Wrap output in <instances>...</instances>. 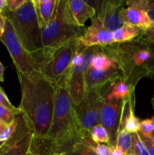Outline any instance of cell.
<instances>
[{
  "instance_id": "39",
  "label": "cell",
  "mask_w": 154,
  "mask_h": 155,
  "mask_svg": "<svg viewBox=\"0 0 154 155\" xmlns=\"http://www.w3.org/2000/svg\"><path fill=\"white\" fill-rule=\"evenodd\" d=\"M28 155H39V154H36V153L33 152V151H30V153H29V154H28Z\"/></svg>"
},
{
  "instance_id": "14",
  "label": "cell",
  "mask_w": 154,
  "mask_h": 155,
  "mask_svg": "<svg viewBox=\"0 0 154 155\" xmlns=\"http://www.w3.org/2000/svg\"><path fill=\"white\" fill-rule=\"evenodd\" d=\"M100 91L104 99L107 101H124L131 94L134 93V89L128 86L124 81L122 77H120L110 84L107 85Z\"/></svg>"
},
{
  "instance_id": "11",
  "label": "cell",
  "mask_w": 154,
  "mask_h": 155,
  "mask_svg": "<svg viewBox=\"0 0 154 155\" xmlns=\"http://www.w3.org/2000/svg\"><path fill=\"white\" fill-rule=\"evenodd\" d=\"M123 110V101L104 100L101 106L99 124L108 132L110 146L116 145V136L119 131Z\"/></svg>"
},
{
  "instance_id": "2",
  "label": "cell",
  "mask_w": 154,
  "mask_h": 155,
  "mask_svg": "<svg viewBox=\"0 0 154 155\" xmlns=\"http://www.w3.org/2000/svg\"><path fill=\"white\" fill-rule=\"evenodd\" d=\"M87 138L90 136L82 130L64 75L55 83V99L47 147L52 152H66L74 142Z\"/></svg>"
},
{
  "instance_id": "12",
  "label": "cell",
  "mask_w": 154,
  "mask_h": 155,
  "mask_svg": "<svg viewBox=\"0 0 154 155\" xmlns=\"http://www.w3.org/2000/svg\"><path fill=\"white\" fill-rule=\"evenodd\" d=\"M95 16L101 21L106 29L113 32L125 24L122 18L125 2L120 0H108L100 2Z\"/></svg>"
},
{
  "instance_id": "22",
  "label": "cell",
  "mask_w": 154,
  "mask_h": 155,
  "mask_svg": "<svg viewBox=\"0 0 154 155\" xmlns=\"http://www.w3.org/2000/svg\"><path fill=\"white\" fill-rule=\"evenodd\" d=\"M90 138L94 142L98 144L110 143V136L107 130L101 124H98L92 128L90 131Z\"/></svg>"
},
{
  "instance_id": "16",
  "label": "cell",
  "mask_w": 154,
  "mask_h": 155,
  "mask_svg": "<svg viewBox=\"0 0 154 155\" xmlns=\"http://www.w3.org/2000/svg\"><path fill=\"white\" fill-rule=\"evenodd\" d=\"M71 12L75 22L82 27H86L85 24L88 19L96 15L95 7L83 0H68Z\"/></svg>"
},
{
  "instance_id": "13",
  "label": "cell",
  "mask_w": 154,
  "mask_h": 155,
  "mask_svg": "<svg viewBox=\"0 0 154 155\" xmlns=\"http://www.w3.org/2000/svg\"><path fill=\"white\" fill-rule=\"evenodd\" d=\"M77 42L82 47L106 46L114 44L113 32L106 29L96 16L92 18L91 24L86 28L82 36L77 39Z\"/></svg>"
},
{
  "instance_id": "37",
  "label": "cell",
  "mask_w": 154,
  "mask_h": 155,
  "mask_svg": "<svg viewBox=\"0 0 154 155\" xmlns=\"http://www.w3.org/2000/svg\"><path fill=\"white\" fill-rule=\"evenodd\" d=\"M150 141H151V143L154 145V134L153 136H152V137L150 139Z\"/></svg>"
},
{
  "instance_id": "5",
  "label": "cell",
  "mask_w": 154,
  "mask_h": 155,
  "mask_svg": "<svg viewBox=\"0 0 154 155\" xmlns=\"http://www.w3.org/2000/svg\"><path fill=\"white\" fill-rule=\"evenodd\" d=\"M4 14L11 23L24 48L39 62L44 48L42 42V28L36 16L33 0H27L17 12H11L7 9Z\"/></svg>"
},
{
  "instance_id": "31",
  "label": "cell",
  "mask_w": 154,
  "mask_h": 155,
  "mask_svg": "<svg viewBox=\"0 0 154 155\" xmlns=\"http://www.w3.org/2000/svg\"><path fill=\"white\" fill-rule=\"evenodd\" d=\"M109 155H125L121 148L117 146H110V151Z\"/></svg>"
},
{
  "instance_id": "24",
  "label": "cell",
  "mask_w": 154,
  "mask_h": 155,
  "mask_svg": "<svg viewBox=\"0 0 154 155\" xmlns=\"http://www.w3.org/2000/svg\"><path fill=\"white\" fill-rule=\"evenodd\" d=\"M133 151L138 155H149L146 145L138 133L132 134Z\"/></svg>"
},
{
  "instance_id": "9",
  "label": "cell",
  "mask_w": 154,
  "mask_h": 155,
  "mask_svg": "<svg viewBox=\"0 0 154 155\" xmlns=\"http://www.w3.org/2000/svg\"><path fill=\"white\" fill-rule=\"evenodd\" d=\"M95 47H85L84 60L79 66L69 68L65 74L68 92L74 105H78L84 99L86 93L85 74L90 66L95 51Z\"/></svg>"
},
{
  "instance_id": "32",
  "label": "cell",
  "mask_w": 154,
  "mask_h": 155,
  "mask_svg": "<svg viewBox=\"0 0 154 155\" xmlns=\"http://www.w3.org/2000/svg\"><path fill=\"white\" fill-rule=\"evenodd\" d=\"M148 42V45H149V48L151 51V54H152V66L154 68V42Z\"/></svg>"
},
{
  "instance_id": "18",
  "label": "cell",
  "mask_w": 154,
  "mask_h": 155,
  "mask_svg": "<svg viewBox=\"0 0 154 155\" xmlns=\"http://www.w3.org/2000/svg\"><path fill=\"white\" fill-rule=\"evenodd\" d=\"M142 33L143 31L140 29L125 24L113 32V42L114 44L130 42L139 37Z\"/></svg>"
},
{
  "instance_id": "4",
  "label": "cell",
  "mask_w": 154,
  "mask_h": 155,
  "mask_svg": "<svg viewBox=\"0 0 154 155\" xmlns=\"http://www.w3.org/2000/svg\"><path fill=\"white\" fill-rule=\"evenodd\" d=\"M86 28L80 27L75 22L68 0H57L51 21L42 28L43 53L51 51L72 39H78L82 36Z\"/></svg>"
},
{
  "instance_id": "20",
  "label": "cell",
  "mask_w": 154,
  "mask_h": 155,
  "mask_svg": "<svg viewBox=\"0 0 154 155\" xmlns=\"http://www.w3.org/2000/svg\"><path fill=\"white\" fill-rule=\"evenodd\" d=\"M66 155H97L85 140L77 141L66 151Z\"/></svg>"
},
{
  "instance_id": "33",
  "label": "cell",
  "mask_w": 154,
  "mask_h": 155,
  "mask_svg": "<svg viewBox=\"0 0 154 155\" xmlns=\"http://www.w3.org/2000/svg\"><path fill=\"white\" fill-rule=\"evenodd\" d=\"M6 10H7V1L0 0V12L4 13Z\"/></svg>"
},
{
  "instance_id": "7",
  "label": "cell",
  "mask_w": 154,
  "mask_h": 155,
  "mask_svg": "<svg viewBox=\"0 0 154 155\" xmlns=\"http://www.w3.org/2000/svg\"><path fill=\"white\" fill-rule=\"evenodd\" d=\"M0 40L11 57L18 75L29 76L39 71V64L20 42L11 21L6 18L4 33ZM40 72V71H39Z\"/></svg>"
},
{
  "instance_id": "23",
  "label": "cell",
  "mask_w": 154,
  "mask_h": 155,
  "mask_svg": "<svg viewBox=\"0 0 154 155\" xmlns=\"http://www.w3.org/2000/svg\"><path fill=\"white\" fill-rule=\"evenodd\" d=\"M138 133L142 137L146 139H150L152 137L154 133V117L140 121Z\"/></svg>"
},
{
  "instance_id": "8",
  "label": "cell",
  "mask_w": 154,
  "mask_h": 155,
  "mask_svg": "<svg viewBox=\"0 0 154 155\" xmlns=\"http://www.w3.org/2000/svg\"><path fill=\"white\" fill-rule=\"evenodd\" d=\"M104 98L100 90H86L83 101L75 105V112L82 130L88 136L94 127L99 124L100 113Z\"/></svg>"
},
{
  "instance_id": "25",
  "label": "cell",
  "mask_w": 154,
  "mask_h": 155,
  "mask_svg": "<svg viewBox=\"0 0 154 155\" xmlns=\"http://www.w3.org/2000/svg\"><path fill=\"white\" fill-rule=\"evenodd\" d=\"M17 113L10 110L8 107L0 104V120L5 124L6 125H10L14 121L15 118L18 116Z\"/></svg>"
},
{
  "instance_id": "35",
  "label": "cell",
  "mask_w": 154,
  "mask_h": 155,
  "mask_svg": "<svg viewBox=\"0 0 154 155\" xmlns=\"http://www.w3.org/2000/svg\"><path fill=\"white\" fill-rule=\"evenodd\" d=\"M44 155H66V152H52V151H48Z\"/></svg>"
},
{
  "instance_id": "10",
  "label": "cell",
  "mask_w": 154,
  "mask_h": 155,
  "mask_svg": "<svg viewBox=\"0 0 154 155\" xmlns=\"http://www.w3.org/2000/svg\"><path fill=\"white\" fill-rule=\"evenodd\" d=\"M35 134L28 124L19 115V122L14 133L0 145V155H28L31 151Z\"/></svg>"
},
{
  "instance_id": "6",
  "label": "cell",
  "mask_w": 154,
  "mask_h": 155,
  "mask_svg": "<svg viewBox=\"0 0 154 155\" xmlns=\"http://www.w3.org/2000/svg\"><path fill=\"white\" fill-rule=\"evenodd\" d=\"M77 48L78 42L75 39L43 53L39 61L41 74L53 83H57L69 71Z\"/></svg>"
},
{
  "instance_id": "19",
  "label": "cell",
  "mask_w": 154,
  "mask_h": 155,
  "mask_svg": "<svg viewBox=\"0 0 154 155\" xmlns=\"http://www.w3.org/2000/svg\"><path fill=\"white\" fill-rule=\"evenodd\" d=\"M123 151L125 154L133 152L132 134L128 133L124 128L119 129L116 136V145Z\"/></svg>"
},
{
  "instance_id": "21",
  "label": "cell",
  "mask_w": 154,
  "mask_h": 155,
  "mask_svg": "<svg viewBox=\"0 0 154 155\" xmlns=\"http://www.w3.org/2000/svg\"><path fill=\"white\" fill-rule=\"evenodd\" d=\"M128 7H134L146 12L151 21L154 23V0H129L125 2Z\"/></svg>"
},
{
  "instance_id": "17",
  "label": "cell",
  "mask_w": 154,
  "mask_h": 155,
  "mask_svg": "<svg viewBox=\"0 0 154 155\" xmlns=\"http://www.w3.org/2000/svg\"><path fill=\"white\" fill-rule=\"evenodd\" d=\"M36 16L41 28L51 21L55 11L57 0H33Z\"/></svg>"
},
{
  "instance_id": "15",
  "label": "cell",
  "mask_w": 154,
  "mask_h": 155,
  "mask_svg": "<svg viewBox=\"0 0 154 155\" xmlns=\"http://www.w3.org/2000/svg\"><path fill=\"white\" fill-rule=\"evenodd\" d=\"M122 18L125 24L140 29L145 32L154 24L146 12L134 7L125 8L122 12Z\"/></svg>"
},
{
  "instance_id": "34",
  "label": "cell",
  "mask_w": 154,
  "mask_h": 155,
  "mask_svg": "<svg viewBox=\"0 0 154 155\" xmlns=\"http://www.w3.org/2000/svg\"><path fill=\"white\" fill-rule=\"evenodd\" d=\"M5 70V68L4 65L2 64V63L0 61V82H2V83L4 82Z\"/></svg>"
},
{
  "instance_id": "27",
  "label": "cell",
  "mask_w": 154,
  "mask_h": 155,
  "mask_svg": "<svg viewBox=\"0 0 154 155\" xmlns=\"http://www.w3.org/2000/svg\"><path fill=\"white\" fill-rule=\"evenodd\" d=\"M7 1V9L11 12H15L19 10L27 0H6Z\"/></svg>"
},
{
  "instance_id": "26",
  "label": "cell",
  "mask_w": 154,
  "mask_h": 155,
  "mask_svg": "<svg viewBox=\"0 0 154 155\" xmlns=\"http://www.w3.org/2000/svg\"><path fill=\"white\" fill-rule=\"evenodd\" d=\"M0 104L8 107V108H9L10 110H13L14 112L17 113L18 114H21L19 108H18V107H16L15 106H14L13 104H11V102L10 100L8 99V96L6 95L5 92H4V90H3V89L1 86H0Z\"/></svg>"
},
{
  "instance_id": "1",
  "label": "cell",
  "mask_w": 154,
  "mask_h": 155,
  "mask_svg": "<svg viewBox=\"0 0 154 155\" xmlns=\"http://www.w3.org/2000/svg\"><path fill=\"white\" fill-rule=\"evenodd\" d=\"M21 87L18 107L23 117L37 140L47 139L55 99V83L39 71L29 76L18 75Z\"/></svg>"
},
{
  "instance_id": "28",
  "label": "cell",
  "mask_w": 154,
  "mask_h": 155,
  "mask_svg": "<svg viewBox=\"0 0 154 155\" xmlns=\"http://www.w3.org/2000/svg\"><path fill=\"white\" fill-rule=\"evenodd\" d=\"M142 36L149 42H154V24L147 30L143 32Z\"/></svg>"
},
{
  "instance_id": "36",
  "label": "cell",
  "mask_w": 154,
  "mask_h": 155,
  "mask_svg": "<svg viewBox=\"0 0 154 155\" xmlns=\"http://www.w3.org/2000/svg\"><path fill=\"white\" fill-rule=\"evenodd\" d=\"M8 125H6L5 124H4V123L2 122V121L0 120V134L2 133L3 130H4L5 129L6 127H8Z\"/></svg>"
},
{
  "instance_id": "29",
  "label": "cell",
  "mask_w": 154,
  "mask_h": 155,
  "mask_svg": "<svg viewBox=\"0 0 154 155\" xmlns=\"http://www.w3.org/2000/svg\"><path fill=\"white\" fill-rule=\"evenodd\" d=\"M142 139L144 142L145 145H146V148H147V151L149 152V155H154V145L151 143V141L149 139H146V138L142 137Z\"/></svg>"
},
{
  "instance_id": "30",
  "label": "cell",
  "mask_w": 154,
  "mask_h": 155,
  "mask_svg": "<svg viewBox=\"0 0 154 155\" xmlns=\"http://www.w3.org/2000/svg\"><path fill=\"white\" fill-rule=\"evenodd\" d=\"M6 16L4 13L0 12V38L2 36L5 30V25Z\"/></svg>"
},
{
  "instance_id": "38",
  "label": "cell",
  "mask_w": 154,
  "mask_h": 155,
  "mask_svg": "<svg viewBox=\"0 0 154 155\" xmlns=\"http://www.w3.org/2000/svg\"><path fill=\"white\" fill-rule=\"evenodd\" d=\"M125 155H138V154H137L135 152H134V151H133V152H130V153H128V154H127Z\"/></svg>"
},
{
  "instance_id": "3",
  "label": "cell",
  "mask_w": 154,
  "mask_h": 155,
  "mask_svg": "<svg viewBox=\"0 0 154 155\" xmlns=\"http://www.w3.org/2000/svg\"><path fill=\"white\" fill-rule=\"evenodd\" d=\"M116 61L124 81L133 89L142 78L154 74L152 54L142 34L130 42L103 46Z\"/></svg>"
}]
</instances>
